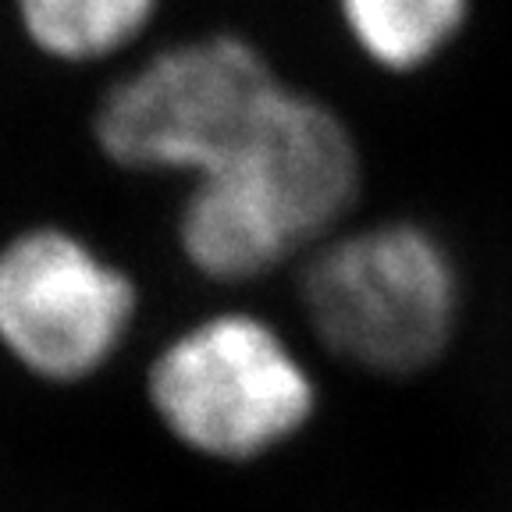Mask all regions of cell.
Here are the masks:
<instances>
[{
    "label": "cell",
    "mask_w": 512,
    "mask_h": 512,
    "mask_svg": "<svg viewBox=\"0 0 512 512\" xmlns=\"http://www.w3.org/2000/svg\"><path fill=\"white\" fill-rule=\"evenodd\" d=\"M363 171L345 114L285 79L217 168L178 185L171 210L178 264L214 288H246L296 267L352 221Z\"/></svg>",
    "instance_id": "cell-1"
},
{
    "label": "cell",
    "mask_w": 512,
    "mask_h": 512,
    "mask_svg": "<svg viewBox=\"0 0 512 512\" xmlns=\"http://www.w3.org/2000/svg\"><path fill=\"white\" fill-rule=\"evenodd\" d=\"M139 399L153 431L182 456L246 470L313 431L324 384L278 320L221 303L178 320L146 349Z\"/></svg>",
    "instance_id": "cell-2"
},
{
    "label": "cell",
    "mask_w": 512,
    "mask_h": 512,
    "mask_svg": "<svg viewBox=\"0 0 512 512\" xmlns=\"http://www.w3.org/2000/svg\"><path fill=\"white\" fill-rule=\"evenodd\" d=\"M463 271L431 224H345L296 264V303L331 360L370 377L438 367L463 324Z\"/></svg>",
    "instance_id": "cell-3"
},
{
    "label": "cell",
    "mask_w": 512,
    "mask_h": 512,
    "mask_svg": "<svg viewBox=\"0 0 512 512\" xmlns=\"http://www.w3.org/2000/svg\"><path fill=\"white\" fill-rule=\"evenodd\" d=\"M146 285L89 228L32 217L0 235V363L47 392L104 381L136 349Z\"/></svg>",
    "instance_id": "cell-4"
},
{
    "label": "cell",
    "mask_w": 512,
    "mask_h": 512,
    "mask_svg": "<svg viewBox=\"0 0 512 512\" xmlns=\"http://www.w3.org/2000/svg\"><path fill=\"white\" fill-rule=\"evenodd\" d=\"M274 61L242 32H203L125 64L89 107V143L128 178H175L217 168L274 93Z\"/></svg>",
    "instance_id": "cell-5"
},
{
    "label": "cell",
    "mask_w": 512,
    "mask_h": 512,
    "mask_svg": "<svg viewBox=\"0 0 512 512\" xmlns=\"http://www.w3.org/2000/svg\"><path fill=\"white\" fill-rule=\"evenodd\" d=\"M164 0H11L22 43L57 68L114 64L146 40Z\"/></svg>",
    "instance_id": "cell-6"
},
{
    "label": "cell",
    "mask_w": 512,
    "mask_h": 512,
    "mask_svg": "<svg viewBox=\"0 0 512 512\" xmlns=\"http://www.w3.org/2000/svg\"><path fill=\"white\" fill-rule=\"evenodd\" d=\"M352 50L384 75H420L470 25L473 0H335Z\"/></svg>",
    "instance_id": "cell-7"
}]
</instances>
